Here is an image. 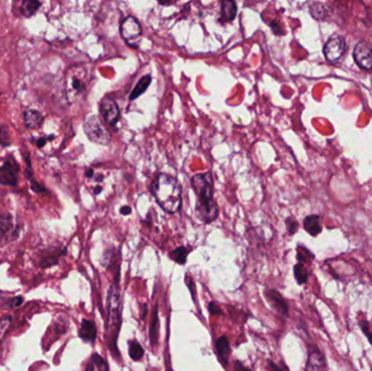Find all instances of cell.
<instances>
[{
    "mask_svg": "<svg viewBox=\"0 0 372 371\" xmlns=\"http://www.w3.org/2000/svg\"><path fill=\"white\" fill-rule=\"evenodd\" d=\"M294 277L298 284H305L309 279V272L304 264H296L294 266Z\"/></svg>",
    "mask_w": 372,
    "mask_h": 371,
    "instance_id": "23",
    "label": "cell"
},
{
    "mask_svg": "<svg viewBox=\"0 0 372 371\" xmlns=\"http://www.w3.org/2000/svg\"><path fill=\"white\" fill-rule=\"evenodd\" d=\"M208 309H209L210 315H212V316H216V315H220V314H221V309H220V308L217 306V304H216V303H213V301H212V303H210V304L208 305Z\"/></svg>",
    "mask_w": 372,
    "mask_h": 371,
    "instance_id": "32",
    "label": "cell"
},
{
    "mask_svg": "<svg viewBox=\"0 0 372 371\" xmlns=\"http://www.w3.org/2000/svg\"><path fill=\"white\" fill-rule=\"evenodd\" d=\"M286 228L289 234H295L298 230V223L293 218H288L286 219Z\"/></svg>",
    "mask_w": 372,
    "mask_h": 371,
    "instance_id": "31",
    "label": "cell"
},
{
    "mask_svg": "<svg viewBox=\"0 0 372 371\" xmlns=\"http://www.w3.org/2000/svg\"><path fill=\"white\" fill-rule=\"evenodd\" d=\"M84 132L88 140L99 145H108L111 142V133L98 115H89L84 121Z\"/></svg>",
    "mask_w": 372,
    "mask_h": 371,
    "instance_id": "4",
    "label": "cell"
},
{
    "mask_svg": "<svg viewBox=\"0 0 372 371\" xmlns=\"http://www.w3.org/2000/svg\"><path fill=\"white\" fill-rule=\"evenodd\" d=\"M305 371H327L326 357L318 347L310 349Z\"/></svg>",
    "mask_w": 372,
    "mask_h": 371,
    "instance_id": "11",
    "label": "cell"
},
{
    "mask_svg": "<svg viewBox=\"0 0 372 371\" xmlns=\"http://www.w3.org/2000/svg\"><path fill=\"white\" fill-rule=\"evenodd\" d=\"M310 13H312L313 17L317 20L325 19V17H326L325 6H323L322 4H319V3L313 4L312 6H310Z\"/></svg>",
    "mask_w": 372,
    "mask_h": 371,
    "instance_id": "26",
    "label": "cell"
},
{
    "mask_svg": "<svg viewBox=\"0 0 372 371\" xmlns=\"http://www.w3.org/2000/svg\"><path fill=\"white\" fill-rule=\"evenodd\" d=\"M120 32L122 37L130 42L141 36L142 27L137 19L134 17H128L122 21L120 26Z\"/></svg>",
    "mask_w": 372,
    "mask_h": 371,
    "instance_id": "10",
    "label": "cell"
},
{
    "mask_svg": "<svg viewBox=\"0 0 372 371\" xmlns=\"http://www.w3.org/2000/svg\"><path fill=\"white\" fill-rule=\"evenodd\" d=\"M314 259V255L310 253L305 247H298L297 249V260L299 264H304L310 262V260Z\"/></svg>",
    "mask_w": 372,
    "mask_h": 371,
    "instance_id": "27",
    "label": "cell"
},
{
    "mask_svg": "<svg viewBox=\"0 0 372 371\" xmlns=\"http://www.w3.org/2000/svg\"><path fill=\"white\" fill-rule=\"evenodd\" d=\"M87 177H92L94 175V170L93 169H88L86 170V174H85Z\"/></svg>",
    "mask_w": 372,
    "mask_h": 371,
    "instance_id": "37",
    "label": "cell"
},
{
    "mask_svg": "<svg viewBox=\"0 0 372 371\" xmlns=\"http://www.w3.org/2000/svg\"><path fill=\"white\" fill-rule=\"evenodd\" d=\"M120 212L122 215H130L131 212H132V209H131V207H129V206H123Z\"/></svg>",
    "mask_w": 372,
    "mask_h": 371,
    "instance_id": "35",
    "label": "cell"
},
{
    "mask_svg": "<svg viewBox=\"0 0 372 371\" xmlns=\"http://www.w3.org/2000/svg\"><path fill=\"white\" fill-rule=\"evenodd\" d=\"M86 371H109L107 361L98 354H94L87 365Z\"/></svg>",
    "mask_w": 372,
    "mask_h": 371,
    "instance_id": "18",
    "label": "cell"
},
{
    "mask_svg": "<svg viewBox=\"0 0 372 371\" xmlns=\"http://www.w3.org/2000/svg\"><path fill=\"white\" fill-rule=\"evenodd\" d=\"M0 144H2L3 146L10 145L9 130L6 126L0 127Z\"/></svg>",
    "mask_w": 372,
    "mask_h": 371,
    "instance_id": "30",
    "label": "cell"
},
{
    "mask_svg": "<svg viewBox=\"0 0 372 371\" xmlns=\"http://www.w3.org/2000/svg\"><path fill=\"white\" fill-rule=\"evenodd\" d=\"M265 297L275 312L280 315L286 316L288 314V305L286 300L282 297V295L275 290H267L265 292Z\"/></svg>",
    "mask_w": 372,
    "mask_h": 371,
    "instance_id": "12",
    "label": "cell"
},
{
    "mask_svg": "<svg viewBox=\"0 0 372 371\" xmlns=\"http://www.w3.org/2000/svg\"><path fill=\"white\" fill-rule=\"evenodd\" d=\"M10 327H11L10 317H5L0 320V340H3L5 338V335L7 332H8Z\"/></svg>",
    "mask_w": 372,
    "mask_h": 371,
    "instance_id": "29",
    "label": "cell"
},
{
    "mask_svg": "<svg viewBox=\"0 0 372 371\" xmlns=\"http://www.w3.org/2000/svg\"><path fill=\"white\" fill-rule=\"evenodd\" d=\"M192 187L197 201L195 211L204 223H211L219 216L218 205L213 199V177L210 172L195 174L192 177Z\"/></svg>",
    "mask_w": 372,
    "mask_h": 371,
    "instance_id": "1",
    "label": "cell"
},
{
    "mask_svg": "<svg viewBox=\"0 0 372 371\" xmlns=\"http://www.w3.org/2000/svg\"><path fill=\"white\" fill-rule=\"evenodd\" d=\"M118 283V281H114L108 292L107 330L109 348L111 349L114 357L120 358L119 349L118 346H116V341H118V336L121 329V297Z\"/></svg>",
    "mask_w": 372,
    "mask_h": 371,
    "instance_id": "3",
    "label": "cell"
},
{
    "mask_svg": "<svg viewBox=\"0 0 372 371\" xmlns=\"http://www.w3.org/2000/svg\"><path fill=\"white\" fill-rule=\"evenodd\" d=\"M151 194L158 205L168 214H175L182 206V188L174 176L158 174L151 183Z\"/></svg>",
    "mask_w": 372,
    "mask_h": 371,
    "instance_id": "2",
    "label": "cell"
},
{
    "mask_svg": "<svg viewBox=\"0 0 372 371\" xmlns=\"http://www.w3.org/2000/svg\"><path fill=\"white\" fill-rule=\"evenodd\" d=\"M158 332H159V319H158V308L156 306L154 309L153 318H151L150 321V329H149V338L153 346H156L158 342Z\"/></svg>",
    "mask_w": 372,
    "mask_h": 371,
    "instance_id": "19",
    "label": "cell"
},
{
    "mask_svg": "<svg viewBox=\"0 0 372 371\" xmlns=\"http://www.w3.org/2000/svg\"><path fill=\"white\" fill-rule=\"evenodd\" d=\"M46 139H45V137H41V139H38V140H36L35 141V143H36V145H37V147H43L44 145H45V144H46Z\"/></svg>",
    "mask_w": 372,
    "mask_h": 371,
    "instance_id": "36",
    "label": "cell"
},
{
    "mask_svg": "<svg viewBox=\"0 0 372 371\" xmlns=\"http://www.w3.org/2000/svg\"><path fill=\"white\" fill-rule=\"evenodd\" d=\"M354 59L358 67L363 70L372 69V45L366 40H360L355 46Z\"/></svg>",
    "mask_w": 372,
    "mask_h": 371,
    "instance_id": "8",
    "label": "cell"
},
{
    "mask_svg": "<svg viewBox=\"0 0 372 371\" xmlns=\"http://www.w3.org/2000/svg\"><path fill=\"white\" fill-rule=\"evenodd\" d=\"M234 371H252V370H250L247 367H245L240 361L236 360L235 362H234Z\"/></svg>",
    "mask_w": 372,
    "mask_h": 371,
    "instance_id": "34",
    "label": "cell"
},
{
    "mask_svg": "<svg viewBox=\"0 0 372 371\" xmlns=\"http://www.w3.org/2000/svg\"><path fill=\"white\" fill-rule=\"evenodd\" d=\"M270 26H271V30L273 31V33L275 34V35H282V34H283V31H282L280 24L277 21L271 22Z\"/></svg>",
    "mask_w": 372,
    "mask_h": 371,
    "instance_id": "33",
    "label": "cell"
},
{
    "mask_svg": "<svg viewBox=\"0 0 372 371\" xmlns=\"http://www.w3.org/2000/svg\"><path fill=\"white\" fill-rule=\"evenodd\" d=\"M40 5L41 4L39 2H34V0H26V2L22 3V6H21V13H22V15L25 18H31L32 16H34L37 12Z\"/></svg>",
    "mask_w": 372,
    "mask_h": 371,
    "instance_id": "22",
    "label": "cell"
},
{
    "mask_svg": "<svg viewBox=\"0 0 372 371\" xmlns=\"http://www.w3.org/2000/svg\"><path fill=\"white\" fill-rule=\"evenodd\" d=\"M150 83H151V77H150V75H146V77L142 78V79L140 80L139 83H137V84H136V86L134 87L133 92L131 93V95H130V99H131V100H133V99L139 98L140 96H141L144 92H146V89L148 88V86L150 85Z\"/></svg>",
    "mask_w": 372,
    "mask_h": 371,
    "instance_id": "20",
    "label": "cell"
},
{
    "mask_svg": "<svg viewBox=\"0 0 372 371\" xmlns=\"http://www.w3.org/2000/svg\"><path fill=\"white\" fill-rule=\"evenodd\" d=\"M96 334H97V331H96V327L94 325V322H92L91 320H86V319L83 320L82 325H81V329H80L81 339H83L85 342L94 343L96 340Z\"/></svg>",
    "mask_w": 372,
    "mask_h": 371,
    "instance_id": "15",
    "label": "cell"
},
{
    "mask_svg": "<svg viewBox=\"0 0 372 371\" xmlns=\"http://www.w3.org/2000/svg\"><path fill=\"white\" fill-rule=\"evenodd\" d=\"M346 51L345 39L341 35H333L328 39L323 47L325 57L330 64H337L343 58Z\"/></svg>",
    "mask_w": 372,
    "mask_h": 371,
    "instance_id": "6",
    "label": "cell"
},
{
    "mask_svg": "<svg viewBox=\"0 0 372 371\" xmlns=\"http://www.w3.org/2000/svg\"><path fill=\"white\" fill-rule=\"evenodd\" d=\"M25 160H26V163H27V176H29L30 181H31V184H32V189L34 190V192H36V193H41V192H46L45 188L43 187V185H40L35 178L33 177V171H32V167H31V161H30V157L26 156L25 157Z\"/></svg>",
    "mask_w": 372,
    "mask_h": 371,
    "instance_id": "25",
    "label": "cell"
},
{
    "mask_svg": "<svg viewBox=\"0 0 372 371\" xmlns=\"http://www.w3.org/2000/svg\"><path fill=\"white\" fill-rule=\"evenodd\" d=\"M25 126L27 129L36 130L41 127L44 122V116L37 110L34 109H26L23 112Z\"/></svg>",
    "mask_w": 372,
    "mask_h": 371,
    "instance_id": "13",
    "label": "cell"
},
{
    "mask_svg": "<svg viewBox=\"0 0 372 371\" xmlns=\"http://www.w3.org/2000/svg\"><path fill=\"white\" fill-rule=\"evenodd\" d=\"M68 97L78 98L86 91V72L84 70H72L67 78Z\"/></svg>",
    "mask_w": 372,
    "mask_h": 371,
    "instance_id": "5",
    "label": "cell"
},
{
    "mask_svg": "<svg viewBox=\"0 0 372 371\" xmlns=\"http://www.w3.org/2000/svg\"><path fill=\"white\" fill-rule=\"evenodd\" d=\"M191 251H192L191 249H186V247L184 246H180L170 253V258L177 264L184 265L186 263V259H188V256L191 253Z\"/></svg>",
    "mask_w": 372,
    "mask_h": 371,
    "instance_id": "21",
    "label": "cell"
},
{
    "mask_svg": "<svg viewBox=\"0 0 372 371\" xmlns=\"http://www.w3.org/2000/svg\"><path fill=\"white\" fill-rule=\"evenodd\" d=\"M19 172L20 167L18 162L13 159V157H9L0 167V184L16 187L18 184Z\"/></svg>",
    "mask_w": 372,
    "mask_h": 371,
    "instance_id": "7",
    "label": "cell"
},
{
    "mask_svg": "<svg viewBox=\"0 0 372 371\" xmlns=\"http://www.w3.org/2000/svg\"><path fill=\"white\" fill-rule=\"evenodd\" d=\"M237 7L236 4L231 0H223L221 3V21L231 22L236 17Z\"/></svg>",
    "mask_w": 372,
    "mask_h": 371,
    "instance_id": "17",
    "label": "cell"
},
{
    "mask_svg": "<svg viewBox=\"0 0 372 371\" xmlns=\"http://www.w3.org/2000/svg\"><path fill=\"white\" fill-rule=\"evenodd\" d=\"M216 349H217V355L219 357L220 362H221L223 366H226L227 361H229L231 347L229 344V341H227L225 336H221V338L217 340Z\"/></svg>",
    "mask_w": 372,
    "mask_h": 371,
    "instance_id": "14",
    "label": "cell"
},
{
    "mask_svg": "<svg viewBox=\"0 0 372 371\" xmlns=\"http://www.w3.org/2000/svg\"><path fill=\"white\" fill-rule=\"evenodd\" d=\"M99 112L109 126H114L120 119V109L116 102L110 97H103L99 104Z\"/></svg>",
    "mask_w": 372,
    "mask_h": 371,
    "instance_id": "9",
    "label": "cell"
},
{
    "mask_svg": "<svg viewBox=\"0 0 372 371\" xmlns=\"http://www.w3.org/2000/svg\"><path fill=\"white\" fill-rule=\"evenodd\" d=\"M359 327H360V329H361L362 333H363L364 335H366V338H367L368 342L370 343L371 346H372V331L370 330V325H369V322H368L366 319H361V320L359 321Z\"/></svg>",
    "mask_w": 372,
    "mask_h": 371,
    "instance_id": "28",
    "label": "cell"
},
{
    "mask_svg": "<svg viewBox=\"0 0 372 371\" xmlns=\"http://www.w3.org/2000/svg\"><path fill=\"white\" fill-rule=\"evenodd\" d=\"M129 354H130L131 358H132L133 360L139 361L143 358L144 349L139 342L131 341L130 345H129Z\"/></svg>",
    "mask_w": 372,
    "mask_h": 371,
    "instance_id": "24",
    "label": "cell"
},
{
    "mask_svg": "<svg viewBox=\"0 0 372 371\" xmlns=\"http://www.w3.org/2000/svg\"><path fill=\"white\" fill-rule=\"evenodd\" d=\"M304 229L309 233L310 235H313V236L319 235L322 231L320 217L317 215H312V216L306 217L304 220Z\"/></svg>",
    "mask_w": 372,
    "mask_h": 371,
    "instance_id": "16",
    "label": "cell"
},
{
    "mask_svg": "<svg viewBox=\"0 0 372 371\" xmlns=\"http://www.w3.org/2000/svg\"><path fill=\"white\" fill-rule=\"evenodd\" d=\"M101 187H97V188H95L94 189V194L95 195H98V194H100V192H101Z\"/></svg>",
    "mask_w": 372,
    "mask_h": 371,
    "instance_id": "38",
    "label": "cell"
}]
</instances>
